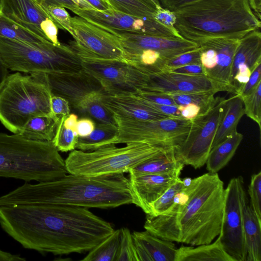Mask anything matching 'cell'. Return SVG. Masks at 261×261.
<instances>
[{
    "label": "cell",
    "instance_id": "cell-1",
    "mask_svg": "<svg viewBox=\"0 0 261 261\" xmlns=\"http://www.w3.org/2000/svg\"><path fill=\"white\" fill-rule=\"evenodd\" d=\"M0 226L23 248L54 255L88 252L114 230L88 208L56 204L0 206Z\"/></svg>",
    "mask_w": 261,
    "mask_h": 261
},
{
    "label": "cell",
    "instance_id": "cell-2",
    "mask_svg": "<svg viewBox=\"0 0 261 261\" xmlns=\"http://www.w3.org/2000/svg\"><path fill=\"white\" fill-rule=\"evenodd\" d=\"M225 188L217 173L192 179L165 213L146 218L144 227L164 240L192 246L210 244L221 230Z\"/></svg>",
    "mask_w": 261,
    "mask_h": 261
},
{
    "label": "cell",
    "instance_id": "cell-3",
    "mask_svg": "<svg viewBox=\"0 0 261 261\" xmlns=\"http://www.w3.org/2000/svg\"><path fill=\"white\" fill-rule=\"evenodd\" d=\"M132 202L129 179L124 173L97 176L66 174L52 181L25 182L0 196V206L56 204L108 208Z\"/></svg>",
    "mask_w": 261,
    "mask_h": 261
},
{
    "label": "cell",
    "instance_id": "cell-4",
    "mask_svg": "<svg viewBox=\"0 0 261 261\" xmlns=\"http://www.w3.org/2000/svg\"><path fill=\"white\" fill-rule=\"evenodd\" d=\"M173 12L179 34L196 43L214 37L241 39L261 27L248 0H200Z\"/></svg>",
    "mask_w": 261,
    "mask_h": 261
},
{
    "label": "cell",
    "instance_id": "cell-5",
    "mask_svg": "<svg viewBox=\"0 0 261 261\" xmlns=\"http://www.w3.org/2000/svg\"><path fill=\"white\" fill-rule=\"evenodd\" d=\"M68 173L65 160L52 141L0 133V177L40 182L54 180Z\"/></svg>",
    "mask_w": 261,
    "mask_h": 261
},
{
    "label": "cell",
    "instance_id": "cell-6",
    "mask_svg": "<svg viewBox=\"0 0 261 261\" xmlns=\"http://www.w3.org/2000/svg\"><path fill=\"white\" fill-rule=\"evenodd\" d=\"M51 96L44 73L9 74L0 90V122L19 134L30 119L52 114Z\"/></svg>",
    "mask_w": 261,
    "mask_h": 261
},
{
    "label": "cell",
    "instance_id": "cell-7",
    "mask_svg": "<svg viewBox=\"0 0 261 261\" xmlns=\"http://www.w3.org/2000/svg\"><path fill=\"white\" fill-rule=\"evenodd\" d=\"M145 142L108 145L92 151L72 150L65 160L69 174L90 176L124 173L152 158L176 149Z\"/></svg>",
    "mask_w": 261,
    "mask_h": 261
},
{
    "label": "cell",
    "instance_id": "cell-8",
    "mask_svg": "<svg viewBox=\"0 0 261 261\" xmlns=\"http://www.w3.org/2000/svg\"><path fill=\"white\" fill-rule=\"evenodd\" d=\"M0 56L8 68L29 74L73 73L83 69L69 45L32 44L0 37Z\"/></svg>",
    "mask_w": 261,
    "mask_h": 261
},
{
    "label": "cell",
    "instance_id": "cell-9",
    "mask_svg": "<svg viewBox=\"0 0 261 261\" xmlns=\"http://www.w3.org/2000/svg\"><path fill=\"white\" fill-rule=\"evenodd\" d=\"M45 75L51 94L66 99L70 108L97 123L116 124L113 115L104 106L108 93L84 69L73 73Z\"/></svg>",
    "mask_w": 261,
    "mask_h": 261
},
{
    "label": "cell",
    "instance_id": "cell-10",
    "mask_svg": "<svg viewBox=\"0 0 261 261\" xmlns=\"http://www.w3.org/2000/svg\"><path fill=\"white\" fill-rule=\"evenodd\" d=\"M113 118L118 133L109 145L145 142L155 146L177 148L186 138L191 122L173 117L156 120Z\"/></svg>",
    "mask_w": 261,
    "mask_h": 261
},
{
    "label": "cell",
    "instance_id": "cell-11",
    "mask_svg": "<svg viewBox=\"0 0 261 261\" xmlns=\"http://www.w3.org/2000/svg\"><path fill=\"white\" fill-rule=\"evenodd\" d=\"M226 101L224 97H216L214 104L209 109L191 120L186 138L175 151L177 158L185 165L198 169L205 164L224 114Z\"/></svg>",
    "mask_w": 261,
    "mask_h": 261
},
{
    "label": "cell",
    "instance_id": "cell-12",
    "mask_svg": "<svg viewBox=\"0 0 261 261\" xmlns=\"http://www.w3.org/2000/svg\"><path fill=\"white\" fill-rule=\"evenodd\" d=\"M247 204L243 178H231L225 188L224 207L218 236L224 250L234 261H246L243 210Z\"/></svg>",
    "mask_w": 261,
    "mask_h": 261
},
{
    "label": "cell",
    "instance_id": "cell-13",
    "mask_svg": "<svg viewBox=\"0 0 261 261\" xmlns=\"http://www.w3.org/2000/svg\"><path fill=\"white\" fill-rule=\"evenodd\" d=\"M74 41L69 45L81 58L128 63L119 39L79 16L71 17Z\"/></svg>",
    "mask_w": 261,
    "mask_h": 261
},
{
    "label": "cell",
    "instance_id": "cell-14",
    "mask_svg": "<svg viewBox=\"0 0 261 261\" xmlns=\"http://www.w3.org/2000/svg\"><path fill=\"white\" fill-rule=\"evenodd\" d=\"M83 69L110 95L134 94L146 87L149 75L132 64L118 61L81 59Z\"/></svg>",
    "mask_w": 261,
    "mask_h": 261
},
{
    "label": "cell",
    "instance_id": "cell-15",
    "mask_svg": "<svg viewBox=\"0 0 261 261\" xmlns=\"http://www.w3.org/2000/svg\"><path fill=\"white\" fill-rule=\"evenodd\" d=\"M71 11L107 32L118 31L159 36L183 38L177 31L170 30L153 18L136 17L118 12L112 8L100 11L78 7Z\"/></svg>",
    "mask_w": 261,
    "mask_h": 261
},
{
    "label": "cell",
    "instance_id": "cell-16",
    "mask_svg": "<svg viewBox=\"0 0 261 261\" xmlns=\"http://www.w3.org/2000/svg\"><path fill=\"white\" fill-rule=\"evenodd\" d=\"M116 36L125 53L150 49L161 54L166 60L199 47L184 38L164 37L118 31L108 32Z\"/></svg>",
    "mask_w": 261,
    "mask_h": 261
},
{
    "label": "cell",
    "instance_id": "cell-17",
    "mask_svg": "<svg viewBox=\"0 0 261 261\" xmlns=\"http://www.w3.org/2000/svg\"><path fill=\"white\" fill-rule=\"evenodd\" d=\"M143 90L164 93H191L215 91L213 83L204 75H191L162 70L149 75L147 84Z\"/></svg>",
    "mask_w": 261,
    "mask_h": 261
},
{
    "label": "cell",
    "instance_id": "cell-18",
    "mask_svg": "<svg viewBox=\"0 0 261 261\" xmlns=\"http://www.w3.org/2000/svg\"><path fill=\"white\" fill-rule=\"evenodd\" d=\"M129 181L132 204L147 215L150 204L158 199L179 176L160 174H138L130 170Z\"/></svg>",
    "mask_w": 261,
    "mask_h": 261
},
{
    "label": "cell",
    "instance_id": "cell-19",
    "mask_svg": "<svg viewBox=\"0 0 261 261\" xmlns=\"http://www.w3.org/2000/svg\"><path fill=\"white\" fill-rule=\"evenodd\" d=\"M240 39L229 37H214L201 40L197 43L204 44L217 52L218 63L212 82L218 92L235 94L231 85V72L233 57Z\"/></svg>",
    "mask_w": 261,
    "mask_h": 261
},
{
    "label": "cell",
    "instance_id": "cell-20",
    "mask_svg": "<svg viewBox=\"0 0 261 261\" xmlns=\"http://www.w3.org/2000/svg\"><path fill=\"white\" fill-rule=\"evenodd\" d=\"M0 10L10 19L48 40L41 25L50 17L35 0H0Z\"/></svg>",
    "mask_w": 261,
    "mask_h": 261
},
{
    "label": "cell",
    "instance_id": "cell-21",
    "mask_svg": "<svg viewBox=\"0 0 261 261\" xmlns=\"http://www.w3.org/2000/svg\"><path fill=\"white\" fill-rule=\"evenodd\" d=\"M104 106L113 118L138 120H156L170 116L153 110L130 94L110 95Z\"/></svg>",
    "mask_w": 261,
    "mask_h": 261
},
{
    "label": "cell",
    "instance_id": "cell-22",
    "mask_svg": "<svg viewBox=\"0 0 261 261\" xmlns=\"http://www.w3.org/2000/svg\"><path fill=\"white\" fill-rule=\"evenodd\" d=\"M139 261H175L177 248L173 242L145 230L132 233Z\"/></svg>",
    "mask_w": 261,
    "mask_h": 261
},
{
    "label": "cell",
    "instance_id": "cell-23",
    "mask_svg": "<svg viewBox=\"0 0 261 261\" xmlns=\"http://www.w3.org/2000/svg\"><path fill=\"white\" fill-rule=\"evenodd\" d=\"M259 63H261V33L259 30H256L240 39L233 59L231 83L239 70L248 69L252 71Z\"/></svg>",
    "mask_w": 261,
    "mask_h": 261
},
{
    "label": "cell",
    "instance_id": "cell-24",
    "mask_svg": "<svg viewBox=\"0 0 261 261\" xmlns=\"http://www.w3.org/2000/svg\"><path fill=\"white\" fill-rule=\"evenodd\" d=\"M196 246H181L177 249L175 261H234L224 250L218 236L213 243Z\"/></svg>",
    "mask_w": 261,
    "mask_h": 261
},
{
    "label": "cell",
    "instance_id": "cell-25",
    "mask_svg": "<svg viewBox=\"0 0 261 261\" xmlns=\"http://www.w3.org/2000/svg\"><path fill=\"white\" fill-rule=\"evenodd\" d=\"M243 231L246 261H260L261 220L247 204L243 210Z\"/></svg>",
    "mask_w": 261,
    "mask_h": 261
},
{
    "label": "cell",
    "instance_id": "cell-26",
    "mask_svg": "<svg viewBox=\"0 0 261 261\" xmlns=\"http://www.w3.org/2000/svg\"><path fill=\"white\" fill-rule=\"evenodd\" d=\"M244 115L243 100L239 95L234 94L226 99L224 114L215 136L212 148L237 130L238 123Z\"/></svg>",
    "mask_w": 261,
    "mask_h": 261
},
{
    "label": "cell",
    "instance_id": "cell-27",
    "mask_svg": "<svg viewBox=\"0 0 261 261\" xmlns=\"http://www.w3.org/2000/svg\"><path fill=\"white\" fill-rule=\"evenodd\" d=\"M176 149L149 159L130 169L138 174H160L179 176L185 165L176 157Z\"/></svg>",
    "mask_w": 261,
    "mask_h": 261
},
{
    "label": "cell",
    "instance_id": "cell-28",
    "mask_svg": "<svg viewBox=\"0 0 261 261\" xmlns=\"http://www.w3.org/2000/svg\"><path fill=\"white\" fill-rule=\"evenodd\" d=\"M243 138V135L236 130L212 148L205 163L208 172L216 173L224 167L233 156Z\"/></svg>",
    "mask_w": 261,
    "mask_h": 261
},
{
    "label": "cell",
    "instance_id": "cell-29",
    "mask_svg": "<svg viewBox=\"0 0 261 261\" xmlns=\"http://www.w3.org/2000/svg\"><path fill=\"white\" fill-rule=\"evenodd\" d=\"M60 118L53 114L34 117L25 123L19 134L30 140L52 141Z\"/></svg>",
    "mask_w": 261,
    "mask_h": 261
},
{
    "label": "cell",
    "instance_id": "cell-30",
    "mask_svg": "<svg viewBox=\"0 0 261 261\" xmlns=\"http://www.w3.org/2000/svg\"><path fill=\"white\" fill-rule=\"evenodd\" d=\"M117 133L118 127L116 124L97 123L89 135L78 138L75 148L83 151L94 150L109 145Z\"/></svg>",
    "mask_w": 261,
    "mask_h": 261
},
{
    "label": "cell",
    "instance_id": "cell-31",
    "mask_svg": "<svg viewBox=\"0 0 261 261\" xmlns=\"http://www.w3.org/2000/svg\"><path fill=\"white\" fill-rule=\"evenodd\" d=\"M0 37L32 44L51 42L10 19L1 10Z\"/></svg>",
    "mask_w": 261,
    "mask_h": 261
},
{
    "label": "cell",
    "instance_id": "cell-32",
    "mask_svg": "<svg viewBox=\"0 0 261 261\" xmlns=\"http://www.w3.org/2000/svg\"><path fill=\"white\" fill-rule=\"evenodd\" d=\"M120 229L114 230L107 238L90 250L83 261H116L119 248Z\"/></svg>",
    "mask_w": 261,
    "mask_h": 261
},
{
    "label": "cell",
    "instance_id": "cell-33",
    "mask_svg": "<svg viewBox=\"0 0 261 261\" xmlns=\"http://www.w3.org/2000/svg\"><path fill=\"white\" fill-rule=\"evenodd\" d=\"M113 10L141 18H153L156 5L151 0H104Z\"/></svg>",
    "mask_w": 261,
    "mask_h": 261
},
{
    "label": "cell",
    "instance_id": "cell-34",
    "mask_svg": "<svg viewBox=\"0 0 261 261\" xmlns=\"http://www.w3.org/2000/svg\"><path fill=\"white\" fill-rule=\"evenodd\" d=\"M215 91L196 92L191 93H169L176 106L194 104L200 108V113H204L215 103L216 97Z\"/></svg>",
    "mask_w": 261,
    "mask_h": 261
},
{
    "label": "cell",
    "instance_id": "cell-35",
    "mask_svg": "<svg viewBox=\"0 0 261 261\" xmlns=\"http://www.w3.org/2000/svg\"><path fill=\"white\" fill-rule=\"evenodd\" d=\"M186 187L180 177L172 184L149 207L148 218L158 216L167 211L175 203L177 196Z\"/></svg>",
    "mask_w": 261,
    "mask_h": 261
},
{
    "label": "cell",
    "instance_id": "cell-36",
    "mask_svg": "<svg viewBox=\"0 0 261 261\" xmlns=\"http://www.w3.org/2000/svg\"><path fill=\"white\" fill-rule=\"evenodd\" d=\"M65 116L61 117L52 142L59 151L67 152L75 149L79 136L77 133L64 125Z\"/></svg>",
    "mask_w": 261,
    "mask_h": 261
},
{
    "label": "cell",
    "instance_id": "cell-37",
    "mask_svg": "<svg viewBox=\"0 0 261 261\" xmlns=\"http://www.w3.org/2000/svg\"><path fill=\"white\" fill-rule=\"evenodd\" d=\"M241 98L243 100L244 114L258 125L260 132L261 83L252 92Z\"/></svg>",
    "mask_w": 261,
    "mask_h": 261
},
{
    "label": "cell",
    "instance_id": "cell-38",
    "mask_svg": "<svg viewBox=\"0 0 261 261\" xmlns=\"http://www.w3.org/2000/svg\"><path fill=\"white\" fill-rule=\"evenodd\" d=\"M120 229L119 252L116 261H139L132 233L127 228Z\"/></svg>",
    "mask_w": 261,
    "mask_h": 261
},
{
    "label": "cell",
    "instance_id": "cell-39",
    "mask_svg": "<svg viewBox=\"0 0 261 261\" xmlns=\"http://www.w3.org/2000/svg\"><path fill=\"white\" fill-rule=\"evenodd\" d=\"M191 64H201L199 46L166 60L163 63L161 71L167 70Z\"/></svg>",
    "mask_w": 261,
    "mask_h": 261
},
{
    "label": "cell",
    "instance_id": "cell-40",
    "mask_svg": "<svg viewBox=\"0 0 261 261\" xmlns=\"http://www.w3.org/2000/svg\"><path fill=\"white\" fill-rule=\"evenodd\" d=\"M57 27L68 31L73 37L74 33L71 24V17L64 7L58 6H47L42 7Z\"/></svg>",
    "mask_w": 261,
    "mask_h": 261
},
{
    "label": "cell",
    "instance_id": "cell-41",
    "mask_svg": "<svg viewBox=\"0 0 261 261\" xmlns=\"http://www.w3.org/2000/svg\"><path fill=\"white\" fill-rule=\"evenodd\" d=\"M250 206L259 220H261V172L251 176L248 187Z\"/></svg>",
    "mask_w": 261,
    "mask_h": 261
},
{
    "label": "cell",
    "instance_id": "cell-42",
    "mask_svg": "<svg viewBox=\"0 0 261 261\" xmlns=\"http://www.w3.org/2000/svg\"><path fill=\"white\" fill-rule=\"evenodd\" d=\"M142 99L160 105H175L170 96L166 93L141 90L134 94H131Z\"/></svg>",
    "mask_w": 261,
    "mask_h": 261
},
{
    "label": "cell",
    "instance_id": "cell-43",
    "mask_svg": "<svg viewBox=\"0 0 261 261\" xmlns=\"http://www.w3.org/2000/svg\"><path fill=\"white\" fill-rule=\"evenodd\" d=\"M153 19L170 30L174 31H177L175 28L176 17L173 11L164 8L161 6H158L156 7Z\"/></svg>",
    "mask_w": 261,
    "mask_h": 261
},
{
    "label": "cell",
    "instance_id": "cell-44",
    "mask_svg": "<svg viewBox=\"0 0 261 261\" xmlns=\"http://www.w3.org/2000/svg\"><path fill=\"white\" fill-rule=\"evenodd\" d=\"M51 112L54 115L62 117L70 114V107L68 101L64 98L52 95L50 98Z\"/></svg>",
    "mask_w": 261,
    "mask_h": 261
},
{
    "label": "cell",
    "instance_id": "cell-45",
    "mask_svg": "<svg viewBox=\"0 0 261 261\" xmlns=\"http://www.w3.org/2000/svg\"><path fill=\"white\" fill-rule=\"evenodd\" d=\"M261 83V63L257 65L251 72L247 82L238 94L241 97L252 92Z\"/></svg>",
    "mask_w": 261,
    "mask_h": 261
},
{
    "label": "cell",
    "instance_id": "cell-46",
    "mask_svg": "<svg viewBox=\"0 0 261 261\" xmlns=\"http://www.w3.org/2000/svg\"><path fill=\"white\" fill-rule=\"evenodd\" d=\"M130 94L132 96L135 97L141 101H142L144 104L152 109L153 110L157 111L170 117L182 118L180 115V112L178 110L177 106L176 105L157 104L138 98L131 94Z\"/></svg>",
    "mask_w": 261,
    "mask_h": 261
},
{
    "label": "cell",
    "instance_id": "cell-47",
    "mask_svg": "<svg viewBox=\"0 0 261 261\" xmlns=\"http://www.w3.org/2000/svg\"><path fill=\"white\" fill-rule=\"evenodd\" d=\"M41 29L47 39L52 43L56 45L61 44L58 39V28L50 18H46L42 22Z\"/></svg>",
    "mask_w": 261,
    "mask_h": 261
},
{
    "label": "cell",
    "instance_id": "cell-48",
    "mask_svg": "<svg viewBox=\"0 0 261 261\" xmlns=\"http://www.w3.org/2000/svg\"><path fill=\"white\" fill-rule=\"evenodd\" d=\"M96 126L95 121L89 117H85L78 120L76 132L79 137H85L89 135Z\"/></svg>",
    "mask_w": 261,
    "mask_h": 261
},
{
    "label": "cell",
    "instance_id": "cell-49",
    "mask_svg": "<svg viewBox=\"0 0 261 261\" xmlns=\"http://www.w3.org/2000/svg\"><path fill=\"white\" fill-rule=\"evenodd\" d=\"M167 70L191 75H205L204 69L201 64H188Z\"/></svg>",
    "mask_w": 261,
    "mask_h": 261
},
{
    "label": "cell",
    "instance_id": "cell-50",
    "mask_svg": "<svg viewBox=\"0 0 261 261\" xmlns=\"http://www.w3.org/2000/svg\"><path fill=\"white\" fill-rule=\"evenodd\" d=\"M198 1L200 0H159L162 7L173 12Z\"/></svg>",
    "mask_w": 261,
    "mask_h": 261
},
{
    "label": "cell",
    "instance_id": "cell-51",
    "mask_svg": "<svg viewBox=\"0 0 261 261\" xmlns=\"http://www.w3.org/2000/svg\"><path fill=\"white\" fill-rule=\"evenodd\" d=\"M177 107L180 112L181 117L189 120L194 118L200 112V107L194 104L177 106Z\"/></svg>",
    "mask_w": 261,
    "mask_h": 261
},
{
    "label": "cell",
    "instance_id": "cell-52",
    "mask_svg": "<svg viewBox=\"0 0 261 261\" xmlns=\"http://www.w3.org/2000/svg\"><path fill=\"white\" fill-rule=\"evenodd\" d=\"M42 7L47 6H58L68 9L70 11L79 7L71 0H35Z\"/></svg>",
    "mask_w": 261,
    "mask_h": 261
},
{
    "label": "cell",
    "instance_id": "cell-53",
    "mask_svg": "<svg viewBox=\"0 0 261 261\" xmlns=\"http://www.w3.org/2000/svg\"><path fill=\"white\" fill-rule=\"evenodd\" d=\"M26 258L20 254H12L0 249V261H25Z\"/></svg>",
    "mask_w": 261,
    "mask_h": 261
},
{
    "label": "cell",
    "instance_id": "cell-54",
    "mask_svg": "<svg viewBox=\"0 0 261 261\" xmlns=\"http://www.w3.org/2000/svg\"><path fill=\"white\" fill-rule=\"evenodd\" d=\"M77 121V116L75 114L70 113L68 115L64 117L63 121L64 125L66 128L71 129L76 133V126Z\"/></svg>",
    "mask_w": 261,
    "mask_h": 261
},
{
    "label": "cell",
    "instance_id": "cell-55",
    "mask_svg": "<svg viewBox=\"0 0 261 261\" xmlns=\"http://www.w3.org/2000/svg\"><path fill=\"white\" fill-rule=\"evenodd\" d=\"M96 10L103 11L111 9L104 0H87Z\"/></svg>",
    "mask_w": 261,
    "mask_h": 261
},
{
    "label": "cell",
    "instance_id": "cell-56",
    "mask_svg": "<svg viewBox=\"0 0 261 261\" xmlns=\"http://www.w3.org/2000/svg\"><path fill=\"white\" fill-rule=\"evenodd\" d=\"M249 5L256 17L261 19V0H248Z\"/></svg>",
    "mask_w": 261,
    "mask_h": 261
},
{
    "label": "cell",
    "instance_id": "cell-57",
    "mask_svg": "<svg viewBox=\"0 0 261 261\" xmlns=\"http://www.w3.org/2000/svg\"><path fill=\"white\" fill-rule=\"evenodd\" d=\"M9 74V69L0 56V90Z\"/></svg>",
    "mask_w": 261,
    "mask_h": 261
},
{
    "label": "cell",
    "instance_id": "cell-58",
    "mask_svg": "<svg viewBox=\"0 0 261 261\" xmlns=\"http://www.w3.org/2000/svg\"><path fill=\"white\" fill-rule=\"evenodd\" d=\"M79 8L84 9H95L87 0H71Z\"/></svg>",
    "mask_w": 261,
    "mask_h": 261
},
{
    "label": "cell",
    "instance_id": "cell-59",
    "mask_svg": "<svg viewBox=\"0 0 261 261\" xmlns=\"http://www.w3.org/2000/svg\"><path fill=\"white\" fill-rule=\"evenodd\" d=\"M155 5L156 6H161L159 0H151Z\"/></svg>",
    "mask_w": 261,
    "mask_h": 261
}]
</instances>
